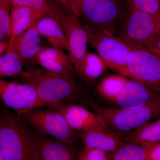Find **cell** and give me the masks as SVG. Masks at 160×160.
Returning a JSON list of instances; mask_svg holds the SVG:
<instances>
[{"instance_id": "6da1fadb", "label": "cell", "mask_w": 160, "mask_h": 160, "mask_svg": "<svg viewBox=\"0 0 160 160\" xmlns=\"http://www.w3.org/2000/svg\"><path fill=\"white\" fill-rule=\"evenodd\" d=\"M38 135L19 116L7 110L0 116V153L9 160H37Z\"/></svg>"}, {"instance_id": "7a4b0ae2", "label": "cell", "mask_w": 160, "mask_h": 160, "mask_svg": "<svg viewBox=\"0 0 160 160\" xmlns=\"http://www.w3.org/2000/svg\"><path fill=\"white\" fill-rule=\"evenodd\" d=\"M19 77L35 89L42 107H52L73 99L78 92L72 75H66L35 67L24 71Z\"/></svg>"}, {"instance_id": "3957f363", "label": "cell", "mask_w": 160, "mask_h": 160, "mask_svg": "<svg viewBox=\"0 0 160 160\" xmlns=\"http://www.w3.org/2000/svg\"><path fill=\"white\" fill-rule=\"evenodd\" d=\"M90 105L102 117L109 129L122 135L160 117V93L146 105L132 109L106 108L94 102Z\"/></svg>"}, {"instance_id": "277c9868", "label": "cell", "mask_w": 160, "mask_h": 160, "mask_svg": "<svg viewBox=\"0 0 160 160\" xmlns=\"http://www.w3.org/2000/svg\"><path fill=\"white\" fill-rule=\"evenodd\" d=\"M129 8L126 0H83L79 17L94 32L116 35L117 23L126 17Z\"/></svg>"}, {"instance_id": "5b68a950", "label": "cell", "mask_w": 160, "mask_h": 160, "mask_svg": "<svg viewBox=\"0 0 160 160\" xmlns=\"http://www.w3.org/2000/svg\"><path fill=\"white\" fill-rule=\"evenodd\" d=\"M129 10L123 21L119 37L136 46L158 53L156 40L160 27V16L153 15L135 8Z\"/></svg>"}, {"instance_id": "8992f818", "label": "cell", "mask_w": 160, "mask_h": 160, "mask_svg": "<svg viewBox=\"0 0 160 160\" xmlns=\"http://www.w3.org/2000/svg\"><path fill=\"white\" fill-rule=\"evenodd\" d=\"M18 116L41 136L68 144H72L78 137L62 115L53 107L46 109L38 108Z\"/></svg>"}, {"instance_id": "52a82bcc", "label": "cell", "mask_w": 160, "mask_h": 160, "mask_svg": "<svg viewBox=\"0 0 160 160\" xmlns=\"http://www.w3.org/2000/svg\"><path fill=\"white\" fill-rule=\"evenodd\" d=\"M89 33V42L107 67L119 74L127 77L128 59L130 48L124 41L108 31L94 32L86 25Z\"/></svg>"}, {"instance_id": "ba28073f", "label": "cell", "mask_w": 160, "mask_h": 160, "mask_svg": "<svg viewBox=\"0 0 160 160\" xmlns=\"http://www.w3.org/2000/svg\"><path fill=\"white\" fill-rule=\"evenodd\" d=\"M122 39L130 49L127 77L160 92V57L149 49Z\"/></svg>"}, {"instance_id": "9c48e42d", "label": "cell", "mask_w": 160, "mask_h": 160, "mask_svg": "<svg viewBox=\"0 0 160 160\" xmlns=\"http://www.w3.org/2000/svg\"><path fill=\"white\" fill-rule=\"evenodd\" d=\"M49 16L56 20L66 35L69 43V55L75 70L87 53L89 33L87 27L80 22L78 17L65 14L60 9Z\"/></svg>"}, {"instance_id": "30bf717a", "label": "cell", "mask_w": 160, "mask_h": 160, "mask_svg": "<svg viewBox=\"0 0 160 160\" xmlns=\"http://www.w3.org/2000/svg\"><path fill=\"white\" fill-rule=\"evenodd\" d=\"M0 97L18 115L42 107L35 89L28 83L0 80Z\"/></svg>"}, {"instance_id": "8fae6325", "label": "cell", "mask_w": 160, "mask_h": 160, "mask_svg": "<svg viewBox=\"0 0 160 160\" xmlns=\"http://www.w3.org/2000/svg\"><path fill=\"white\" fill-rule=\"evenodd\" d=\"M52 107L61 112L69 126L75 131L83 132L108 128L101 115L89 111L83 106L62 103Z\"/></svg>"}, {"instance_id": "7c38bea8", "label": "cell", "mask_w": 160, "mask_h": 160, "mask_svg": "<svg viewBox=\"0 0 160 160\" xmlns=\"http://www.w3.org/2000/svg\"><path fill=\"white\" fill-rule=\"evenodd\" d=\"M32 65H38L48 71L60 74L72 75L74 69L69 55L56 46L43 48L30 60Z\"/></svg>"}, {"instance_id": "4fadbf2b", "label": "cell", "mask_w": 160, "mask_h": 160, "mask_svg": "<svg viewBox=\"0 0 160 160\" xmlns=\"http://www.w3.org/2000/svg\"><path fill=\"white\" fill-rule=\"evenodd\" d=\"M79 137L85 146L99 149L109 155L126 144L122 134L109 128L83 132Z\"/></svg>"}, {"instance_id": "5bb4252c", "label": "cell", "mask_w": 160, "mask_h": 160, "mask_svg": "<svg viewBox=\"0 0 160 160\" xmlns=\"http://www.w3.org/2000/svg\"><path fill=\"white\" fill-rule=\"evenodd\" d=\"M160 93L137 82L129 80L115 102L122 109L137 108L146 105Z\"/></svg>"}, {"instance_id": "9a60e30c", "label": "cell", "mask_w": 160, "mask_h": 160, "mask_svg": "<svg viewBox=\"0 0 160 160\" xmlns=\"http://www.w3.org/2000/svg\"><path fill=\"white\" fill-rule=\"evenodd\" d=\"M70 145L38 135L37 160H78V153Z\"/></svg>"}, {"instance_id": "2e32d148", "label": "cell", "mask_w": 160, "mask_h": 160, "mask_svg": "<svg viewBox=\"0 0 160 160\" xmlns=\"http://www.w3.org/2000/svg\"><path fill=\"white\" fill-rule=\"evenodd\" d=\"M45 16L28 7L12 6L10 12V42L34 26L38 20Z\"/></svg>"}, {"instance_id": "e0dca14e", "label": "cell", "mask_w": 160, "mask_h": 160, "mask_svg": "<svg viewBox=\"0 0 160 160\" xmlns=\"http://www.w3.org/2000/svg\"><path fill=\"white\" fill-rule=\"evenodd\" d=\"M41 35L34 26L9 43L7 51L17 52L23 60H31L43 48Z\"/></svg>"}, {"instance_id": "ac0fdd59", "label": "cell", "mask_w": 160, "mask_h": 160, "mask_svg": "<svg viewBox=\"0 0 160 160\" xmlns=\"http://www.w3.org/2000/svg\"><path fill=\"white\" fill-rule=\"evenodd\" d=\"M34 26L39 34L46 38L52 46L69 52V43L66 35L53 18L45 16L38 20Z\"/></svg>"}, {"instance_id": "d6986e66", "label": "cell", "mask_w": 160, "mask_h": 160, "mask_svg": "<svg viewBox=\"0 0 160 160\" xmlns=\"http://www.w3.org/2000/svg\"><path fill=\"white\" fill-rule=\"evenodd\" d=\"M126 143L142 145L148 143L160 142V117L153 122L146 123L127 133Z\"/></svg>"}, {"instance_id": "ffe728a7", "label": "cell", "mask_w": 160, "mask_h": 160, "mask_svg": "<svg viewBox=\"0 0 160 160\" xmlns=\"http://www.w3.org/2000/svg\"><path fill=\"white\" fill-rule=\"evenodd\" d=\"M107 67L99 56L87 52L75 71L80 78L92 82L102 74Z\"/></svg>"}, {"instance_id": "44dd1931", "label": "cell", "mask_w": 160, "mask_h": 160, "mask_svg": "<svg viewBox=\"0 0 160 160\" xmlns=\"http://www.w3.org/2000/svg\"><path fill=\"white\" fill-rule=\"evenodd\" d=\"M121 75H112L103 78L97 86L98 92L104 98L115 102L128 81Z\"/></svg>"}, {"instance_id": "7402d4cb", "label": "cell", "mask_w": 160, "mask_h": 160, "mask_svg": "<svg viewBox=\"0 0 160 160\" xmlns=\"http://www.w3.org/2000/svg\"><path fill=\"white\" fill-rule=\"evenodd\" d=\"M23 59L17 52L7 51L0 56V77H19L22 73Z\"/></svg>"}, {"instance_id": "603a6c76", "label": "cell", "mask_w": 160, "mask_h": 160, "mask_svg": "<svg viewBox=\"0 0 160 160\" xmlns=\"http://www.w3.org/2000/svg\"><path fill=\"white\" fill-rule=\"evenodd\" d=\"M110 160H148L142 145L126 143L109 155Z\"/></svg>"}, {"instance_id": "cb8c5ba5", "label": "cell", "mask_w": 160, "mask_h": 160, "mask_svg": "<svg viewBox=\"0 0 160 160\" xmlns=\"http://www.w3.org/2000/svg\"><path fill=\"white\" fill-rule=\"evenodd\" d=\"M12 6H25L39 12L43 15H50L59 9L50 0H11Z\"/></svg>"}, {"instance_id": "d4e9b609", "label": "cell", "mask_w": 160, "mask_h": 160, "mask_svg": "<svg viewBox=\"0 0 160 160\" xmlns=\"http://www.w3.org/2000/svg\"><path fill=\"white\" fill-rule=\"evenodd\" d=\"M12 7L11 0H0V41L11 38L10 12Z\"/></svg>"}, {"instance_id": "484cf974", "label": "cell", "mask_w": 160, "mask_h": 160, "mask_svg": "<svg viewBox=\"0 0 160 160\" xmlns=\"http://www.w3.org/2000/svg\"><path fill=\"white\" fill-rule=\"evenodd\" d=\"M129 7L153 15L160 16L159 0H126Z\"/></svg>"}, {"instance_id": "4316f807", "label": "cell", "mask_w": 160, "mask_h": 160, "mask_svg": "<svg viewBox=\"0 0 160 160\" xmlns=\"http://www.w3.org/2000/svg\"><path fill=\"white\" fill-rule=\"evenodd\" d=\"M78 160H110L109 153L97 148L85 146L78 153Z\"/></svg>"}, {"instance_id": "83f0119b", "label": "cell", "mask_w": 160, "mask_h": 160, "mask_svg": "<svg viewBox=\"0 0 160 160\" xmlns=\"http://www.w3.org/2000/svg\"><path fill=\"white\" fill-rule=\"evenodd\" d=\"M148 160H160V142L142 145Z\"/></svg>"}, {"instance_id": "f1b7e54d", "label": "cell", "mask_w": 160, "mask_h": 160, "mask_svg": "<svg viewBox=\"0 0 160 160\" xmlns=\"http://www.w3.org/2000/svg\"><path fill=\"white\" fill-rule=\"evenodd\" d=\"M83 0H70L66 6L72 15L79 17Z\"/></svg>"}, {"instance_id": "f546056e", "label": "cell", "mask_w": 160, "mask_h": 160, "mask_svg": "<svg viewBox=\"0 0 160 160\" xmlns=\"http://www.w3.org/2000/svg\"><path fill=\"white\" fill-rule=\"evenodd\" d=\"M9 42L6 41H0V56L5 54L9 48Z\"/></svg>"}, {"instance_id": "4dcf8cb0", "label": "cell", "mask_w": 160, "mask_h": 160, "mask_svg": "<svg viewBox=\"0 0 160 160\" xmlns=\"http://www.w3.org/2000/svg\"><path fill=\"white\" fill-rule=\"evenodd\" d=\"M156 48L158 53L160 57V27L158 32L157 38L156 40Z\"/></svg>"}, {"instance_id": "1f68e13d", "label": "cell", "mask_w": 160, "mask_h": 160, "mask_svg": "<svg viewBox=\"0 0 160 160\" xmlns=\"http://www.w3.org/2000/svg\"><path fill=\"white\" fill-rule=\"evenodd\" d=\"M53 1L58 4H61L62 6H66L70 0H53Z\"/></svg>"}, {"instance_id": "d6a6232c", "label": "cell", "mask_w": 160, "mask_h": 160, "mask_svg": "<svg viewBox=\"0 0 160 160\" xmlns=\"http://www.w3.org/2000/svg\"><path fill=\"white\" fill-rule=\"evenodd\" d=\"M0 160H9L6 158L2 153H0Z\"/></svg>"}, {"instance_id": "836d02e7", "label": "cell", "mask_w": 160, "mask_h": 160, "mask_svg": "<svg viewBox=\"0 0 160 160\" xmlns=\"http://www.w3.org/2000/svg\"><path fill=\"white\" fill-rule=\"evenodd\" d=\"M159 2H160V0H159Z\"/></svg>"}]
</instances>
